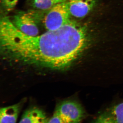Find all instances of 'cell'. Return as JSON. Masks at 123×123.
Segmentation results:
<instances>
[{"mask_svg":"<svg viewBox=\"0 0 123 123\" xmlns=\"http://www.w3.org/2000/svg\"><path fill=\"white\" fill-rule=\"evenodd\" d=\"M47 123H66L57 114L54 112L53 115L49 119H48Z\"/></svg>","mask_w":123,"mask_h":123,"instance_id":"obj_11","label":"cell"},{"mask_svg":"<svg viewBox=\"0 0 123 123\" xmlns=\"http://www.w3.org/2000/svg\"><path fill=\"white\" fill-rule=\"evenodd\" d=\"M47 11L43 20L47 31L60 29L70 20L67 1L57 4Z\"/></svg>","mask_w":123,"mask_h":123,"instance_id":"obj_2","label":"cell"},{"mask_svg":"<svg viewBox=\"0 0 123 123\" xmlns=\"http://www.w3.org/2000/svg\"><path fill=\"white\" fill-rule=\"evenodd\" d=\"M10 20L15 27L26 35L34 36L39 34L37 22L30 13H19L14 15Z\"/></svg>","mask_w":123,"mask_h":123,"instance_id":"obj_4","label":"cell"},{"mask_svg":"<svg viewBox=\"0 0 123 123\" xmlns=\"http://www.w3.org/2000/svg\"><path fill=\"white\" fill-rule=\"evenodd\" d=\"M2 53L13 60L55 70L65 69L79 57L89 42L85 26L70 20L61 28L40 35H26L7 17L0 23Z\"/></svg>","mask_w":123,"mask_h":123,"instance_id":"obj_1","label":"cell"},{"mask_svg":"<svg viewBox=\"0 0 123 123\" xmlns=\"http://www.w3.org/2000/svg\"><path fill=\"white\" fill-rule=\"evenodd\" d=\"M19 0H1L3 8L7 11H11L15 7Z\"/></svg>","mask_w":123,"mask_h":123,"instance_id":"obj_10","label":"cell"},{"mask_svg":"<svg viewBox=\"0 0 123 123\" xmlns=\"http://www.w3.org/2000/svg\"><path fill=\"white\" fill-rule=\"evenodd\" d=\"M93 123H123V101L106 110Z\"/></svg>","mask_w":123,"mask_h":123,"instance_id":"obj_6","label":"cell"},{"mask_svg":"<svg viewBox=\"0 0 123 123\" xmlns=\"http://www.w3.org/2000/svg\"><path fill=\"white\" fill-rule=\"evenodd\" d=\"M20 107V104H17L1 108L0 123H16Z\"/></svg>","mask_w":123,"mask_h":123,"instance_id":"obj_8","label":"cell"},{"mask_svg":"<svg viewBox=\"0 0 123 123\" xmlns=\"http://www.w3.org/2000/svg\"><path fill=\"white\" fill-rule=\"evenodd\" d=\"M55 112L66 123H81L86 115L81 105L73 100L61 103L56 107Z\"/></svg>","mask_w":123,"mask_h":123,"instance_id":"obj_3","label":"cell"},{"mask_svg":"<svg viewBox=\"0 0 123 123\" xmlns=\"http://www.w3.org/2000/svg\"><path fill=\"white\" fill-rule=\"evenodd\" d=\"M67 0H33V5L35 9L41 10H48L55 6Z\"/></svg>","mask_w":123,"mask_h":123,"instance_id":"obj_9","label":"cell"},{"mask_svg":"<svg viewBox=\"0 0 123 123\" xmlns=\"http://www.w3.org/2000/svg\"><path fill=\"white\" fill-rule=\"evenodd\" d=\"M47 120H48V119H47V120H46V121H44V123H47Z\"/></svg>","mask_w":123,"mask_h":123,"instance_id":"obj_12","label":"cell"},{"mask_svg":"<svg viewBox=\"0 0 123 123\" xmlns=\"http://www.w3.org/2000/svg\"><path fill=\"white\" fill-rule=\"evenodd\" d=\"M97 0H68L70 16L77 18L85 17L93 8Z\"/></svg>","mask_w":123,"mask_h":123,"instance_id":"obj_5","label":"cell"},{"mask_svg":"<svg viewBox=\"0 0 123 123\" xmlns=\"http://www.w3.org/2000/svg\"><path fill=\"white\" fill-rule=\"evenodd\" d=\"M47 119L43 111L33 107L25 111L19 123H43Z\"/></svg>","mask_w":123,"mask_h":123,"instance_id":"obj_7","label":"cell"}]
</instances>
